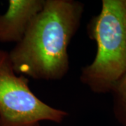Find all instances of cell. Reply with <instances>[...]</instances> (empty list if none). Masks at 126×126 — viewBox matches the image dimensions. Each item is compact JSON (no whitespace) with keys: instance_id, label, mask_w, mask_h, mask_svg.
Listing matches in <instances>:
<instances>
[{"instance_id":"6da1fadb","label":"cell","mask_w":126,"mask_h":126,"mask_svg":"<svg viewBox=\"0 0 126 126\" xmlns=\"http://www.w3.org/2000/svg\"><path fill=\"white\" fill-rule=\"evenodd\" d=\"M83 12L79 1L45 0L23 39L9 52L15 72L36 80L63 79L69 71L68 48Z\"/></svg>"},{"instance_id":"277c9868","label":"cell","mask_w":126,"mask_h":126,"mask_svg":"<svg viewBox=\"0 0 126 126\" xmlns=\"http://www.w3.org/2000/svg\"><path fill=\"white\" fill-rule=\"evenodd\" d=\"M45 0H9L0 14V43L15 44L23 39L30 24L42 9Z\"/></svg>"},{"instance_id":"5b68a950","label":"cell","mask_w":126,"mask_h":126,"mask_svg":"<svg viewBox=\"0 0 126 126\" xmlns=\"http://www.w3.org/2000/svg\"><path fill=\"white\" fill-rule=\"evenodd\" d=\"M112 94L113 113L121 126H126V74L116 83L110 93Z\"/></svg>"},{"instance_id":"7a4b0ae2","label":"cell","mask_w":126,"mask_h":126,"mask_svg":"<svg viewBox=\"0 0 126 126\" xmlns=\"http://www.w3.org/2000/svg\"><path fill=\"white\" fill-rule=\"evenodd\" d=\"M87 33L97 51L93 62L81 69L80 81L94 93H110L126 74V0H102Z\"/></svg>"},{"instance_id":"3957f363","label":"cell","mask_w":126,"mask_h":126,"mask_svg":"<svg viewBox=\"0 0 126 126\" xmlns=\"http://www.w3.org/2000/svg\"><path fill=\"white\" fill-rule=\"evenodd\" d=\"M68 116L38 97L28 78L15 72L9 52L0 49V126H41L46 121L59 124Z\"/></svg>"}]
</instances>
